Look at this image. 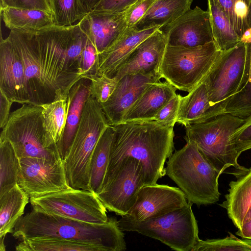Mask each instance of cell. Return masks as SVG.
I'll list each match as a JSON object with an SVG mask.
<instances>
[{"mask_svg": "<svg viewBox=\"0 0 251 251\" xmlns=\"http://www.w3.org/2000/svg\"><path fill=\"white\" fill-rule=\"evenodd\" d=\"M137 0H102L93 10L122 13L126 11L127 9Z\"/></svg>", "mask_w": 251, "mask_h": 251, "instance_id": "7bdbcfd3", "label": "cell"}, {"mask_svg": "<svg viewBox=\"0 0 251 251\" xmlns=\"http://www.w3.org/2000/svg\"><path fill=\"white\" fill-rule=\"evenodd\" d=\"M233 26V0H218Z\"/></svg>", "mask_w": 251, "mask_h": 251, "instance_id": "bcb514c9", "label": "cell"}, {"mask_svg": "<svg viewBox=\"0 0 251 251\" xmlns=\"http://www.w3.org/2000/svg\"><path fill=\"white\" fill-rule=\"evenodd\" d=\"M223 239H199L191 251H251V240L239 239L230 232Z\"/></svg>", "mask_w": 251, "mask_h": 251, "instance_id": "836d02e7", "label": "cell"}, {"mask_svg": "<svg viewBox=\"0 0 251 251\" xmlns=\"http://www.w3.org/2000/svg\"><path fill=\"white\" fill-rule=\"evenodd\" d=\"M245 44L251 43V27H249L244 32L240 37V41Z\"/></svg>", "mask_w": 251, "mask_h": 251, "instance_id": "c3c4849f", "label": "cell"}, {"mask_svg": "<svg viewBox=\"0 0 251 251\" xmlns=\"http://www.w3.org/2000/svg\"><path fill=\"white\" fill-rule=\"evenodd\" d=\"M0 90L13 102L29 103L25 68L20 56L10 41L1 36Z\"/></svg>", "mask_w": 251, "mask_h": 251, "instance_id": "ac0fdd59", "label": "cell"}, {"mask_svg": "<svg viewBox=\"0 0 251 251\" xmlns=\"http://www.w3.org/2000/svg\"><path fill=\"white\" fill-rule=\"evenodd\" d=\"M39 10L51 13L48 0H0V7Z\"/></svg>", "mask_w": 251, "mask_h": 251, "instance_id": "b9f144b4", "label": "cell"}, {"mask_svg": "<svg viewBox=\"0 0 251 251\" xmlns=\"http://www.w3.org/2000/svg\"><path fill=\"white\" fill-rule=\"evenodd\" d=\"M166 164V175L177 185L188 201L200 206L219 200L218 178L221 174L194 144L186 141L182 148L172 154Z\"/></svg>", "mask_w": 251, "mask_h": 251, "instance_id": "277c9868", "label": "cell"}, {"mask_svg": "<svg viewBox=\"0 0 251 251\" xmlns=\"http://www.w3.org/2000/svg\"><path fill=\"white\" fill-rule=\"evenodd\" d=\"M7 37L23 63L29 103L42 105L67 98L82 78L86 39L75 30V24L33 32L10 30Z\"/></svg>", "mask_w": 251, "mask_h": 251, "instance_id": "6da1fadb", "label": "cell"}, {"mask_svg": "<svg viewBox=\"0 0 251 251\" xmlns=\"http://www.w3.org/2000/svg\"><path fill=\"white\" fill-rule=\"evenodd\" d=\"M207 11L213 41L217 50L224 51L233 48L240 41L227 15L218 0H207Z\"/></svg>", "mask_w": 251, "mask_h": 251, "instance_id": "83f0119b", "label": "cell"}, {"mask_svg": "<svg viewBox=\"0 0 251 251\" xmlns=\"http://www.w3.org/2000/svg\"><path fill=\"white\" fill-rule=\"evenodd\" d=\"M244 119L228 113L219 115L206 122L185 126L186 141L195 145L203 157L220 173L233 167L236 171L247 170L238 163L240 155L232 140L235 130Z\"/></svg>", "mask_w": 251, "mask_h": 251, "instance_id": "5b68a950", "label": "cell"}, {"mask_svg": "<svg viewBox=\"0 0 251 251\" xmlns=\"http://www.w3.org/2000/svg\"><path fill=\"white\" fill-rule=\"evenodd\" d=\"M33 209L91 224L108 220L106 208L98 195L89 190L70 188L44 196L30 198Z\"/></svg>", "mask_w": 251, "mask_h": 251, "instance_id": "8fae6325", "label": "cell"}, {"mask_svg": "<svg viewBox=\"0 0 251 251\" xmlns=\"http://www.w3.org/2000/svg\"><path fill=\"white\" fill-rule=\"evenodd\" d=\"M102 0H82L88 12L93 10Z\"/></svg>", "mask_w": 251, "mask_h": 251, "instance_id": "7dc6e473", "label": "cell"}, {"mask_svg": "<svg viewBox=\"0 0 251 251\" xmlns=\"http://www.w3.org/2000/svg\"><path fill=\"white\" fill-rule=\"evenodd\" d=\"M233 27L240 37L251 27V0H233Z\"/></svg>", "mask_w": 251, "mask_h": 251, "instance_id": "8d00e7d4", "label": "cell"}, {"mask_svg": "<svg viewBox=\"0 0 251 251\" xmlns=\"http://www.w3.org/2000/svg\"><path fill=\"white\" fill-rule=\"evenodd\" d=\"M113 129L109 126L100 138L93 152L90 167V187L98 194L101 190L110 158Z\"/></svg>", "mask_w": 251, "mask_h": 251, "instance_id": "f1b7e54d", "label": "cell"}, {"mask_svg": "<svg viewBox=\"0 0 251 251\" xmlns=\"http://www.w3.org/2000/svg\"><path fill=\"white\" fill-rule=\"evenodd\" d=\"M159 29L171 46L195 47L213 41L208 11L198 6Z\"/></svg>", "mask_w": 251, "mask_h": 251, "instance_id": "9a60e30c", "label": "cell"}, {"mask_svg": "<svg viewBox=\"0 0 251 251\" xmlns=\"http://www.w3.org/2000/svg\"><path fill=\"white\" fill-rule=\"evenodd\" d=\"M232 140L238 153L251 149V115L244 119V123L232 135Z\"/></svg>", "mask_w": 251, "mask_h": 251, "instance_id": "ab89813d", "label": "cell"}, {"mask_svg": "<svg viewBox=\"0 0 251 251\" xmlns=\"http://www.w3.org/2000/svg\"><path fill=\"white\" fill-rule=\"evenodd\" d=\"M30 198L17 183L0 196V251L5 250L4 243L7 233H12L15 226L22 217Z\"/></svg>", "mask_w": 251, "mask_h": 251, "instance_id": "484cf974", "label": "cell"}, {"mask_svg": "<svg viewBox=\"0 0 251 251\" xmlns=\"http://www.w3.org/2000/svg\"><path fill=\"white\" fill-rule=\"evenodd\" d=\"M13 102L9 100L6 96L0 90V127H3L7 123L9 115L10 110Z\"/></svg>", "mask_w": 251, "mask_h": 251, "instance_id": "ee69618b", "label": "cell"}, {"mask_svg": "<svg viewBox=\"0 0 251 251\" xmlns=\"http://www.w3.org/2000/svg\"><path fill=\"white\" fill-rule=\"evenodd\" d=\"M18 251H101L96 246L56 238H34L21 241Z\"/></svg>", "mask_w": 251, "mask_h": 251, "instance_id": "f546056e", "label": "cell"}, {"mask_svg": "<svg viewBox=\"0 0 251 251\" xmlns=\"http://www.w3.org/2000/svg\"><path fill=\"white\" fill-rule=\"evenodd\" d=\"M109 126L100 104L90 95L69 153L63 160L67 178L71 188L91 190L92 155L100 138Z\"/></svg>", "mask_w": 251, "mask_h": 251, "instance_id": "8992f818", "label": "cell"}, {"mask_svg": "<svg viewBox=\"0 0 251 251\" xmlns=\"http://www.w3.org/2000/svg\"><path fill=\"white\" fill-rule=\"evenodd\" d=\"M251 218V210H250V212L249 213V214H248V215L246 217L245 222L246 221H247L248 220H249Z\"/></svg>", "mask_w": 251, "mask_h": 251, "instance_id": "681fc988", "label": "cell"}, {"mask_svg": "<svg viewBox=\"0 0 251 251\" xmlns=\"http://www.w3.org/2000/svg\"><path fill=\"white\" fill-rule=\"evenodd\" d=\"M40 105L43 108L46 133L57 144L62 137L66 125L67 98H59Z\"/></svg>", "mask_w": 251, "mask_h": 251, "instance_id": "4dcf8cb0", "label": "cell"}, {"mask_svg": "<svg viewBox=\"0 0 251 251\" xmlns=\"http://www.w3.org/2000/svg\"><path fill=\"white\" fill-rule=\"evenodd\" d=\"M155 0H137L127 10L126 22L127 27H134L144 16Z\"/></svg>", "mask_w": 251, "mask_h": 251, "instance_id": "60d3db41", "label": "cell"}, {"mask_svg": "<svg viewBox=\"0 0 251 251\" xmlns=\"http://www.w3.org/2000/svg\"><path fill=\"white\" fill-rule=\"evenodd\" d=\"M18 184L29 198L44 196L71 188L62 159H19Z\"/></svg>", "mask_w": 251, "mask_h": 251, "instance_id": "4fadbf2b", "label": "cell"}, {"mask_svg": "<svg viewBox=\"0 0 251 251\" xmlns=\"http://www.w3.org/2000/svg\"><path fill=\"white\" fill-rule=\"evenodd\" d=\"M86 79L90 80V95L99 103L105 102L114 92L118 81L115 78L94 75Z\"/></svg>", "mask_w": 251, "mask_h": 251, "instance_id": "d590c367", "label": "cell"}, {"mask_svg": "<svg viewBox=\"0 0 251 251\" xmlns=\"http://www.w3.org/2000/svg\"><path fill=\"white\" fill-rule=\"evenodd\" d=\"M192 1L193 0H155L134 28L142 30L166 25L191 9Z\"/></svg>", "mask_w": 251, "mask_h": 251, "instance_id": "4316f807", "label": "cell"}, {"mask_svg": "<svg viewBox=\"0 0 251 251\" xmlns=\"http://www.w3.org/2000/svg\"><path fill=\"white\" fill-rule=\"evenodd\" d=\"M112 127L109 161L102 187L128 157L142 164L144 185L155 184L166 175L165 163L174 150V127L154 120L123 122Z\"/></svg>", "mask_w": 251, "mask_h": 251, "instance_id": "7a4b0ae2", "label": "cell"}, {"mask_svg": "<svg viewBox=\"0 0 251 251\" xmlns=\"http://www.w3.org/2000/svg\"><path fill=\"white\" fill-rule=\"evenodd\" d=\"M176 88L167 81L149 86L125 115L123 122L151 120L176 95Z\"/></svg>", "mask_w": 251, "mask_h": 251, "instance_id": "603a6c76", "label": "cell"}, {"mask_svg": "<svg viewBox=\"0 0 251 251\" xmlns=\"http://www.w3.org/2000/svg\"><path fill=\"white\" fill-rule=\"evenodd\" d=\"M160 27H154L138 30L127 27L111 46L99 54L98 75L110 77L131 52L142 41Z\"/></svg>", "mask_w": 251, "mask_h": 251, "instance_id": "ffe728a7", "label": "cell"}, {"mask_svg": "<svg viewBox=\"0 0 251 251\" xmlns=\"http://www.w3.org/2000/svg\"><path fill=\"white\" fill-rule=\"evenodd\" d=\"M251 43L240 42L220 51L212 69L203 80L215 117L224 114L227 100L240 91L250 76Z\"/></svg>", "mask_w": 251, "mask_h": 251, "instance_id": "ba28073f", "label": "cell"}, {"mask_svg": "<svg viewBox=\"0 0 251 251\" xmlns=\"http://www.w3.org/2000/svg\"><path fill=\"white\" fill-rule=\"evenodd\" d=\"M215 117L202 81L184 97L181 96L176 123L184 126L206 122Z\"/></svg>", "mask_w": 251, "mask_h": 251, "instance_id": "d4e9b609", "label": "cell"}, {"mask_svg": "<svg viewBox=\"0 0 251 251\" xmlns=\"http://www.w3.org/2000/svg\"><path fill=\"white\" fill-rule=\"evenodd\" d=\"M188 201L183 206L159 217L138 221L123 216L118 221L124 231H135L158 240L177 251H191L200 239L197 222Z\"/></svg>", "mask_w": 251, "mask_h": 251, "instance_id": "9c48e42d", "label": "cell"}, {"mask_svg": "<svg viewBox=\"0 0 251 251\" xmlns=\"http://www.w3.org/2000/svg\"><path fill=\"white\" fill-rule=\"evenodd\" d=\"M219 52L214 41L191 48L167 45L159 74L176 90L189 92L202 82Z\"/></svg>", "mask_w": 251, "mask_h": 251, "instance_id": "30bf717a", "label": "cell"}, {"mask_svg": "<svg viewBox=\"0 0 251 251\" xmlns=\"http://www.w3.org/2000/svg\"><path fill=\"white\" fill-rule=\"evenodd\" d=\"M181 96L180 94H176L158 111L151 120H154L174 127L176 123Z\"/></svg>", "mask_w": 251, "mask_h": 251, "instance_id": "f35d334b", "label": "cell"}, {"mask_svg": "<svg viewBox=\"0 0 251 251\" xmlns=\"http://www.w3.org/2000/svg\"><path fill=\"white\" fill-rule=\"evenodd\" d=\"M187 202L179 188L157 183L146 185L140 190L134 205L125 217L147 220L180 208Z\"/></svg>", "mask_w": 251, "mask_h": 251, "instance_id": "5bb4252c", "label": "cell"}, {"mask_svg": "<svg viewBox=\"0 0 251 251\" xmlns=\"http://www.w3.org/2000/svg\"><path fill=\"white\" fill-rule=\"evenodd\" d=\"M40 105L25 103L10 113L0 139L8 141L19 159H61L56 143L47 134Z\"/></svg>", "mask_w": 251, "mask_h": 251, "instance_id": "52a82bcc", "label": "cell"}, {"mask_svg": "<svg viewBox=\"0 0 251 251\" xmlns=\"http://www.w3.org/2000/svg\"><path fill=\"white\" fill-rule=\"evenodd\" d=\"M160 75H126L118 81L108 100L100 104L110 126L123 122L126 113L144 91L154 83L160 81Z\"/></svg>", "mask_w": 251, "mask_h": 251, "instance_id": "2e32d148", "label": "cell"}, {"mask_svg": "<svg viewBox=\"0 0 251 251\" xmlns=\"http://www.w3.org/2000/svg\"><path fill=\"white\" fill-rule=\"evenodd\" d=\"M99 66V53L88 37L82 56L81 70L82 78L97 75Z\"/></svg>", "mask_w": 251, "mask_h": 251, "instance_id": "74e56055", "label": "cell"}, {"mask_svg": "<svg viewBox=\"0 0 251 251\" xmlns=\"http://www.w3.org/2000/svg\"><path fill=\"white\" fill-rule=\"evenodd\" d=\"M123 231L113 217L106 223L96 224L33 209L19 219L12 234L21 241L56 238L92 245L101 251H121L126 249Z\"/></svg>", "mask_w": 251, "mask_h": 251, "instance_id": "3957f363", "label": "cell"}, {"mask_svg": "<svg viewBox=\"0 0 251 251\" xmlns=\"http://www.w3.org/2000/svg\"><path fill=\"white\" fill-rule=\"evenodd\" d=\"M143 186L142 164L128 157L121 162L113 176L97 195L107 209L123 217L133 207Z\"/></svg>", "mask_w": 251, "mask_h": 251, "instance_id": "7c38bea8", "label": "cell"}, {"mask_svg": "<svg viewBox=\"0 0 251 251\" xmlns=\"http://www.w3.org/2000/svg\"><path fill=\"white\" fill-rule=\"evenodd\" d=\"M167 41L159 28L139 44L111 76L119 80L126 75H160L159 67Z\"/></svg>", "mask_w": 251, "mask_h": 251, "instance_id": "e0dca14e", "label": "cell"}, {"mask_svg": "<svg viewBox=\"0 0 251 251\" xmlns=\"http://www.w3.org/2000/svg\"><path fill=\"white\" fill-rule=\"evenodd\" d=\"M126 11L93 10L78 22L99 54L116 41L127 28Z\"/></svg>", "mask_w": 251, "mask_h": 251, "instance_id": "d6986e66", "label": "cell"}, {"mask_svg": "<svg viewBox=\"0 0 251 251\" xmlns=\"http://www.w3.org/2000/svg\"><path fill=\"white\" fill-rule=\"evenodd\" d=\"M55 24L68 26L81 20L89 12L82 0H48Z\"/></svg>", "mask_w": 251, "mask_h": 251, "instance_id": "d6a6232c", "label": "cell"}, {"mask_svg": "<svg viewBox=\"0 0 251 251\" xmlns=\"http://www.w3.org/2000/svg\"><path fill=\"white\" fill-rule=\"evenodd\" d=\"M19 160L7 140L0 139V196L18 183Z\"/></svg>", "mask_w": 251, "mask_h": 251, "instance_id": "1f68e13d", "label": "cell"}, {"mask_svg": "<svg viewBox=\"0 0 251 251\" xmlns=\"http://www.w3.org/2000/svg\"><path fill=\"white\" fill-rule=\"evenodd\" d=\"M0 18L10 30L38 32L56 25L51 13L39 10L0 7Z\"/></svg>", "mask_w": 251, "mask_h": 251, "instance_id": "cb8c5ba5", "label": "cell"}, {"mask_svg": "<svg viewBox=\"0 0 251 251\" xmlns=\"http://www.w3.org/2000/svg\"><path fill=\"white\" fill-rule=\"evenodd\" d=\"M90 80L81 78L71 88L67 97V113L65 127L57 143L61 158L67 156L79 124L86 101L90 96Z\"/></svg>", "mask_w": 251, "mask_h": 251, "instance_id": "44dd1931", "label": "cell"}, {"mask_svg": "<svg viewBox=\"0 0 251 251\" xmlns=\"http://www.w3.org/2000/svg\"><path fill=\"white\" fill-rule=\"evenodd\" d=\"M224 113H228L243 119L251 115V54L249 79L240 91L227 100L224 108Z\"/></svg>", "mask_w": 251, "mask_h": 251, "instance_id": "e575fe53", "label": "cell"}, {"mask_svg": "<svg viewBox=\"0 0 251 251\" xmlns=\"http://www.w3.org/2000/svg\"><path fill=\"white\" fill-rule=\"evenodd\" d=\"M232 174L236 180L230 182L226 200L220 205L226 209L234 226L240 229L251 210V168Z\"/></svg>", "mask_w": 251, "mask_h": 251, "instance_id": "7402d4cb", "label": "cell"}, {"mask_svg": "<svg viewBox=\"0 0 251 251\" xmlns=\"http://www.w3.org/2000/svg\"><path fill=\"white\" fill-rule=\"evenodd\" d=\"M237 235L243 239L251 240V218L246 221L236 232Z\"/></svg>", "mask_w": 251, "mask_h": 251, "instance_id": "f6af8a7d", "label": "cell"}]
</instances>
